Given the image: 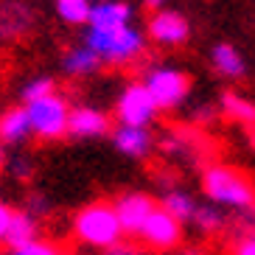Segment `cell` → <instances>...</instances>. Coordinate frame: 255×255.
Listing matches in <instances>:
<instances>
[{
	"mask_svg": "<svg viewBox=\"0 0 255 255\" xmlns=\"http://www.w3.org/2000/svg\"><path fill=\"white\" fill-rule=\"evenodd\" d=\"M202 188L213 205H225L236 210L255 208V185L250 177L233 165H208L202 174Z\"/></svg>",
	"mask_w": 255,
	"mask_h": 255,
	"instance_id": "6da1fadb",
	"label": "cell"
},
{
	"mask_svg": "<svg viewBox=\"0 0 255 255\" xmlns=\"http://www.w3.org/2000/svg\"><path fill=\"white\" fill-rule=\"evenodd\" d=\"M73 233L76 239L87 247L110 250L118 241H124V230L115 216V208L110 202H93L84 205L73 219Z\"/></svg>",
	"mask_w": 255,
	"mask_h": 255,
	"instance_id": "7a4b0ae2",
	"label": "cell"
},
{
	"mask_svg": "<svg viewBox=\"0 0 255 255\" xmlns=\"http://www.w3.org/2000/svg\"><path fill=\"white\" fill-rule=\"evenodd\" d=\"M146 37L135 25H127L121 31H87L84 34V48H90L101 62L110 65H127L143 53Z\"/></svg>",
	"mask_w": 255,
	"mask_h": 255,
	"instance_id": "3957f363",
	"label": "cell"
},
{
	"mask_svg": "<svg viewBox=\"0 0 255 255\" xmlns=\"http://www.w3.org/2000/svg\"><path fill=\"white\" fill-rule=\"evenodd\" d=\"M140 84L146 87V93L151 96V101H154L157 110H174V107H180L188 98V93H191L188 76L177 68H151L149 73L143 76Z\"/></svg>",
	"mask_w": 255,
	"mask_h": 255,
	"instance_id": "277c9868",
	"label": "cell"
},
{
	"mask_svg": "<svg viewBox=\"0 0 255 255\" xmlns=\"http://www.w3.org/2000/svg\"><path fill=\"white\" fill-rule=\"evenodd\" d=\"M25 113H28V121H31V132L37 137H42V140H56V137H62L68 132L70 107L59 93L39 98L34 104H25Z\"/></svg>",
	"mask_w": 255,
	"mask_h": 255,
	"instance_id": "5b68a950",
	"label": "cell"
},
{
	"mask_svg": "<svg viewBox=\"0 0 255 255\" xmlns=\"http://www.w3.org/2000/svg\"><path fill=\"white\" fill-rule=\"evenodd\" d=\"M115 115H118V127H140L149 129V124L157 115V107L151 101V96L146 93L140 82H132L124 87V93L118 96L115 104Z\"/></svg>",
	"mask_w": 255,
	"mask_h": 255,
	"instance_id": "8992f818",
	"label": "cell"
},
{
	"mask_svg": "<svg viewBox=\"0 0 255 255\" xmlns=\"http://www.w3.org/2000/svg\"><path fill=\"white\" fill-rule=\"evenodd\" d=\"M137 239L146 250H157V253H168V250L180 247L182 241V225L177 219H171L163 208H154L151 216L143 222L137 230Z\"/></svg>",
	"mask_w": 255,
	"mask_h": 255,
	"instance_id": "52a82bcc",
	"label": "cell"
},
{
	"mask_svg": "<svg viewBox=\"0 0 255 255\" xmlns=\"http://www.w3.org/2000/svg\"><path fill=\"white\" fill-rule=\"evenodd\" d=\"M113 208H115V216L121 222V230L129 233V236H137V230L143 227V222L151 216V210L157 208V205H154V199L149 194L132 191V194L118 196V202Z\"/></svg>",
	"mask_w": 255,
	"mask_h": 255,
	"instance_id": "ba28073f",
	"label": "cell"
},
{
	"mask_svg": "<svg viewBox=\"0 0 255 255\" xmlns=\"http://www.w3.org/2000/svg\"><path fill=\"white\" fill-rule=\"evenodd\" d=\"M146 31H149V37L157 42V45H182L188 39V34H191V25H188V20L180 14V11H168V8H163V11H154V14L149 17V25H146Z\"/></svg>",
	"mask_w": 255,
	"mask_h": 255,
	"instance_id": "9c48e42d",
	"label": "cell"
},
{
	"mask_svg": "<svg viewBox=\"0 0 255 255\" xmlns=\"http://www.w3.org/2000/svg\"><path fill=\"white\" fill-rule=\"evenodd\" d=\"M132 14L135 8L129 6L127 0H115V3H93L87 25L93 31H121L132 25Z\"/></svg>",
	"mask_w": 255,
	"mask_h": 255,
	"instance_id": "30bf717a",
	"label": "cell"
},
{
	"mask_svg": "<svg viewBox=\"0 0 255 255\" xmlns=\"http://www.w3.org/2000/svg\"><path fill=\"white\" fill-rule=\"evenodd\" d=\"M68 132L76 137H98L110 132V118L96 107H76L68 115Z\"/></svg>",
	"mask_w": 255,
	"mask_h": 255,
	"instance_id": "8fae6325",
	"label": "cell"
},
{
	"mask_svg": "<svg viewBox=\"0 0 255 255\" xmlns=\"http://www.w3.org/2000/svg\"><path fill=\"white\" fill-rule=\"evenodd\" d=\"M113 143H115V149L129 154V157H146L154 149L151 132L149 129H140V127H118L113 132Z\"/></svg>",
	"mask_w": 255,
	"mask_h": 255,
	"instance_id": "7c38bea8",
	"label": "cell"
},
{
	"mask_svg": "<svg viewBox=\"0 0 255 255\" xmlns=\"http://www.w3.org/2000/svg\"><path fill=\"white\" fill-rule=\"evenodd\" d=\"M222 115L233 124H239V127H247V129H255V101L247 96H241L236 90H225L222 93Z\"/></svg>",
	"mask_w": 255,
	"mask_h": 255,
	"instance_id": "4fadbf2b",
	"label": "cell"
},
{
	"mask_svg": "<svg viewBox=\"0 0 255 255\" xmlns=\"http://www.w3.org/2000/svg\"><path fill=\"white\" fill-rule=\"evenodd\" d=\"M31 135V121L25 107H11L0 115V143L3 146H17Z\"/></svg>",
	"mask_w": 255,
	"mask_h": 255,
	"instance_id": "5bb4252c",
	"label": "cell"
},
{
	"mask_svg": "<svg viewBox=\"0 0 255 255\" xmlns=\"http://www.w3.org/2000/svg\"><path fill=\"white\" fill-rule=\"evenodd\" d=\"M39 225L37 219L25 213V210H14V216H11V225H8V233H6V247L8 253H14V250L25 247L31 241H37L39 236Z\"/></svg>",
	"mask_w": 255,
	"mask_h": 255,
	"instance_id": "9a60e30c",
	"label": "cell"
},
{
	"mask_svg": "<svg viewBox=\"0 0 255 255\" xmlns=\"http://www.w3.org/2000/svg\"><path fill=\"white\" fill-rule=\"evenodd\" d=\"M210 62H213V68L222 76H227V79H241V76L247 73L244 56L239 53L236 45H227V42H219V45L210 48Z\"/></svg>",
	"mask_w": 255,
	"mask_h": 255,
	"instance_id": "2e32d148",
	"label": "cell"
},
{
	"mask_svg": "<svg viewBox=\"0 0 255 255\" xmlns=\"http://www.w3.org/2000/svg\"><path fill=\"white\" fill-rule=\"evenodd\" d=\"M160 208L168 213L171 219H177V222H191L194 219V210H196V199L191 194H185V191H168V194L163 196V205Z\"/></svg>",
	"mask_w": 255,
	"mask_h": 255,
	"instance_id": "e0dca14e",
	"label": "cell"
},
{
	"mask_svg": "<svg viewBox=\"0 0 255 255\" xmlns=\"http://www.w3.org/2000/svg\"><path fill=\"white\" fill-rule=\"evenodd\" d=\"M65 73L70 76H90L98 70V65H101V59H98L96 53L90 51V48H73V51H68V56H65Z\"/></svg>",
	"mask_w": 255,
	"mask_h": 255,
	"instance_id": "ac0fdd59",
	"label": "cell"
},
{
	"mask_svg": "<svg viewBox=\"0 0 255 255\" xmlns=\"http://www.w3.org/2000/svg\"><path fill=\"white\" fill-rule=\"evenodd\" d=\"M90 8H93L90 0H56V11H59V17L65 20V23H70V25L87 23Z\"/></svg>",
	"mask_w": 255,
	"mask_h": 255,
	"instance_id": "d6986e66",
	"label": "cell"
},
{
	"mask_svg": "<svg viewBox=\"0 0 255 255\" xmlns=\"http://www.w3.org/2000/svg\"><path fill=\"white\" fill-rule=\"evenodd\" d=\"M196 227L202 233H219L225 227V216H222V210H216L213 205H196L194 210V219H191Z\"/></svg>",
	"mask_w": 255,
	"mask_h": 255,
	"instance_id": "ffe728a7",
	"label": "cell"
},
{
	"mask_svg": "<svg viewBox=\"0 0 255 255\" xmlns=\"http://www.w3.org/2000/svg\"><path fill=\"white\" fill-rule=\"evenodd\" d=\"M56 93V87H53V79H48V76H39V79H31L28 84L23 87V93H20V98H23L25 104H34V101H39V98H48Z\"/></svg>",
	"mask_w": 255,
	"mask_h": 255,
	"instance_id": "44dd1931",
	"label": "cell"
},
{
	"mask_svg": "<svg viewBox=\"0 0 255 255\" xmlns=\"http://www.w3.org/2000/svg\"><path fill=\"white\" fill-rule=\"evenodd\" d=\"M11 255H62V253H59V247H56V244L37 239V241H31V244H25V247L14 250Z\"/></svg>",
	"mask_w": 255,
	"mask_h": 255,
	"instance_id": "7402d4cb",
	"label": "cell"
},
{
	"mask_svg": "<svg viewBox=\"0 0 255 255\" xmlns=\"http://www.w3.org/2000/svg\"><path fill=\"white\" fill-rule=\"evenodd\" d=\"M107 255H146V250L137 244H129V241H118L115 247L107 250Z\"/></svg>",
	"mask_w": 255,
	"mask_h": 255,
	"instance_id": "603a6c76",
	"label": "cell"
},
{
	"mask_svg": "<svg viewBox=\"0 0 255 255\" xmlns=\"http://www.w3.org/2000/svg\"><path fill=\"white\" fill-rule=\"evenodd\" d=\"M6 168H11V174H14V177H20V180L31 177V163H28L25 157H14V160H8Z\"/></svg>",
	"mask_w": 255,
	"mask_h": 255,
	"instance_id": "cb8c5ba5",
	"label": "cell"
},
{
	"mask_svg": "<svg viewBox=\"0 0 255 255\" xmlns=\"http://www.w3.org/2000/svg\"><path fill=\"white\" fill-rule=\"evenodd\" d=\"M11 216H14V210L8 208L6 202H0V244H6V233H8V225H11Z\"/></svg>",
	"mask_w": 255,
	"mask_h": 255,
	"instance_id": "d4e9b609",
	"label": "cell"
},
{
	"mask_svg": "<svg viewBox=\"0 0 255 255\" xmlns=\"http://www.w3.org/2000/svg\"><path fill=\"white\" fill-rule=\"evenodd\" d=\"M233 255H255V236H244V239L233 247Z\"/></svg>",
	"mask_w": 255,
	"mask_h": 255,
	"instance_id": "484cf974",
	"label": "cell"
},
{
	"mask_svg": "<svg viewBox=\"0 0 255 255\" xmlns=\"http://www.w3.org/2000/svg\"><path fill=\"white\" fill-rule=\"evenodd\" d=\"M241 225L247 227V236H255V208L241 210Z\"/></svg>",
	"mask_w": 255,
	"mask_h": 255,
	"instance_id": "4316f807",
	"label": "cell"
},
{
	"mask_svg": "<svg viewBox=\"0 0 255 255\" xmlns=\"http://www.w3.org/2000/svg\"><path fill=\"white\" fill-rule=\"evenodd\" d=\"M6 163H8V151H6V146L0 143V168H6Z\"/></svg>",
	"mask_w": 255,
	"mask_h": 255,
	"instance_id": "83f0119b",
	"label": "cell"
},
{
	"mask_svg": "<svg viewBox=\"0 0 255 255\" xmlns=\"http://www.w3.org/2000/svg\"><path fill=\"white\" fill-rule=\"evenodd\" d=\"M185 255H205V253H199V250H188Z\"/></svg>",
	"mask_w": 255,
	"mask_h": 255,
	"instance_id": "f1b7e54d",
	"label": "cell"
},
{
	"mask_svg": "<svg viewBox=\"0 0 255 255\" xmlns=\"http://www.w3.org/2000/svg\"><path fill=\"white\" fill-rule=\"evenodd\" d=\"M160 3H163V0H149V6H160Z\"/></svg>",
	"mask_w": 255,
	"mask_h": 255,
	"instance_id": "f546056e",
	"label": "cell"
},
{
	"mask_svg": "<svg viewBox=\"0 0 255 255\" xmlns=\"http://www.w3.org/2000/svg\"><path fill=\"white\" fill-rule=\"evenodd\" d=\"M98 3H115V0H98Z\"/></svg>",
	"mask_w": 255,
	"mask_h": 255,
	"instance_id": "4dcf8cb0",
	"label": "cell"
},
{
	"mask_svg": "<svg viewBox=\"0 0 255 255\" xmlns=\"http://www.w3.org/2000/svg\"><path fill=\"white\" fill-rule=\"evenodd\" d=\"M0 255H11V253H0Z\"/></svg>",
	"mask_w": 255,
	"mask_h": 255,
	"instance_id": "1f68e13d",
	"label": "cell"
}]
</instances>
